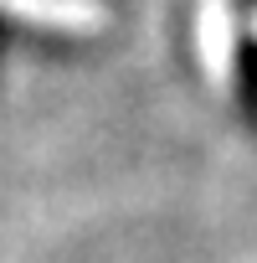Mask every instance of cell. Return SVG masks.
Segmentation results:
<instances>
[{
    "label": "cell",
    "mask_w": 257,
    "mask_h": 263,
    "mask_svg": "<svg viewBox=\"0 0 257 263\" xmlns=\"http://www.w3.org/2000/svg\"><path fill=\"white\" fill-rule=\"evenodd\" d=\"M196 42H201V62H206V72L221 83L226 67H231V16H226L221 0H206L201 26H196Z\"/></svg>",
    "instance_id": "cell-1"
},
{
    "label": "cell",
    "mask_w": 257,
    "mask_h": 263,
    "mask_svg": "<svg viewBox=\"0 0 257 263\" xmlns=\"http://www.w3.org/2000/svg\"><path fill=\"white\" fill-rule=\"evenodd\" d=\"M252 36H257V16H252Z\"/></svg>",
    "instance_id": "cell-2"
}]
</instances>
